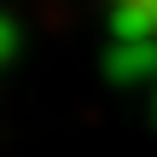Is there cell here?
<instances>
[{
    "instance_id": "6da1fadb",
    "label": "cell",
    "mask_w": 157,
    "mask_h": 157,
    "mask_svg": "<svg viewBox=\"0 0 157 157\" xmlns=\"http://www.w3.org/2000/svg\"><path fill=\"white\" fill-rule=\"evenodd\" d=\"M122 6H128V12H134V17H140V23L157 35V0H122Z\"/></svg>"
}]
</instances>
